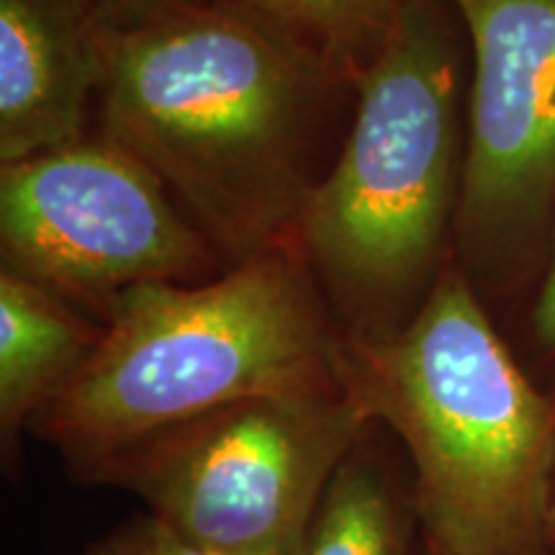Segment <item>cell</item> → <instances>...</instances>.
I'll return each mask as SVG.
<instances>
[{"label":"cell","mask_w":555,"mask_h":555,"mask_svg":"<svg viewBox=\"0 0 555 555\" xmlns=\"http://www.w3.org/2000/svg\"><path fill=\"white\" fill-rule=\"evenodd\" d=\"M88 555H221L191 543L178 535L168 525L152 515H144L134 522L119 527L111 535L99 540Z\"/></svg>","instance_id":"obj_12"},{"label":"cell","mask_w":555,"mask_h":555,"mask_svg":"<svg viewBox=\"0 0 555 555\" xmlns=\"http://www.w3.org/2000/svg\"><path fill=\"white\" fill-rule=\"evenodd\" d=\"M427 553H429V555H450V553L440 551V547H435V545H427Z\"/></svg>","instance_id":"obj_16"},{"label":"cell","mask_w":555,"mask_h":555,"mask_svg":"<svg viewBox=\"0 0 555 555\" xmlns=\"http://www.w3.org/2000/svg\"><path fill=\"white\" fill-rule=\"evenodd\" d=\"M339 332L291 237L204 283L129 288L31 433L95 481L144 440L237 401L337 388Z\"/></svg>","instance_id":"obj_4"},{"label":"cell","mask_w":555,"mask_h":555,"mask_svg":"<svg viewBox=\"0 0 555 555\" xmlns=\"http://www.w3.org/2000/svg\"><path fill=\"white\" fill-rule=\"evenodd\" d=\"M356 86L221 0L111 18L95 134L147 168L229 268L291 237Z\"/></svg>","instance_id":"obj_1"},{"label":"cell","mask_w":555,"mask_h":555,"mask_svg":"<svg viewBox=\"0 0 555 555\" xmlns=\"http://www.w3.org/2000/svg\"><path fill=\"white\" fill-rule=\"evenodd\" d=\"M522 324L525 337L532 352H535V358L543 365L555 367V232L543 281H540L535 296H532Z\"/></svg>","instance_id":"obj_13"},{"label":"cell","mask_w":555,"mask_h":555,"mask_svg":"<svg viewBox=\"0 0 555 555\" xmlns=\"http://www.w3.org/2000/svg\"><path fill=\"white\" fill-rule=\"evenodd\" d=\"M339 384L412 463L427 545L538 555L551 538L555 391L525 371L453 260L412 324L339 347Z\"/></svg>","instance_id":"obj_3"},{"label":"cell","mask_w":555,"mask_h":555,"mask_svg":"<svg viewBox=\"0 0 555 555\" xmlns=\"http://www.w3.org/2000/svg\"><path fill=\"white\" fill-rule=\"evenodd\" d=\"M103 322L11 270H0V442L18 437L78 378L101 345Z\"/></svg>","instance_id":"obj_9"},{"label":"cell","mask_w":555,"mask_h":555,"mask_svg":"<svg viewBox=\"0 0 555 555\" xmlns=\"http://www.w3.org/2000/svg\"><path fill=\"white\" fill-rule=\"evenodd\" d=\"M294 41L356 86L409 0H221Z\"/></svg>","instance_id":"obj_11"},{"label":"cell","mask_w":555,"mask_h":555,"mask_svg":"<svg viewBox=\"0 0 555 555\" xmlns=\"http://www.w3.org/2000/svg\"><path fill=\"white\" fill-rule=\"evenodd\" d=\"M106 21L99 0H0V165L88 134Z\"/></svg>","instance_id":"obj_8"},{"label":"cell","mask_w":555,"mask_h":555,"mask_svg":"<svg viewBox=\"0 0 555 555\" xmlns=\"http://www.w3.org/2000/svg\"><path fill=\"white\" fill-rule=\"evenodd\" d=\"M551 538H555V470H553V494H551Z\"/></svg>","instance_id":"obj_15"},{"label":"cell","mask_w":555,"mask_h":555,"mask_svg":"<svg viewBox=\"0 0 555 555\" xmlns=\"http://www.w3.org/2000/svg\"><path fill=\"white\" fill-rule=\"evenodd\" d=\"M111 18H139L150 16V13H159L176 9V5L196 3V0H99Z\"/></svg>","instance_id":"obj_14"},{"label":"cell","mask_w":555,"mask_h":555,"mask_svg":"<svg viewBox=\"0 0 555 555\" xmlns=\"http://www.w3.org/2000/svg\"><path fill=\"white\" fill-rule=\"evenodd\" d=\"M373 422L345 386L270 393L165 429L116 457L147 515L221 555H296L324 491Z\"/></svg>","instance_id":"obj_5"},{"label":"cell","mask_w":555,"mask_h":555,"mask_svg":"<svg viewBox=\"0 0 555 555\" xmlns=\"http://www.w3.org/2000/svg\"><path fill=\"white\" fill-rule=\"evenodd\" d=\"M468 90L455 3L409 0L356 80L343 147L291 232L343 339L399 335L455 260Z\"/></svg>","instance_id":"obj_2"},{"label":"cell","mask_w":555,"mask_h":555,"mask_svg":"<svg viewBox=\"0 0 555 555\" xmlns=\"http://www.w3.org/2000/svg\"><path fill=\"white\" fill-rule=\"evenodd\" d=\"M470 90L455 262L499 327L522 322L555 232V0H453Z\"/></svg>","instance_id":"obj_6"},{"label":"cell","mask_w":555,"mask_h":555,"mask_svg":"<svg viewBox=\"0 0 555 555\" xmlns=\"http://www.w3.org/2000/svg\"><path fill=\"white\" fill-rule=\"evenodd\" d=\"M0 258L99 322L129 288L229 268L168 189L95 131L0 165Z\"/></svg>","instance_id":"obj_7"},{"label":"cell","mask_w":555,"mask_h":555,"mask_svg":"<svg viewBox=\"0 0 555 555\" xmlns=\"http://www.w3.org/2000/svg\"><path fill=\"white\" fill-rule=\"evenodd\" d=\"M367 435L332 478L296 555H409L412 494L397 489Z\"/></svg>","instance_id":"obj_10"}]
</instances>
